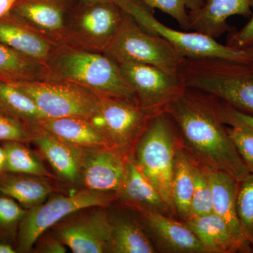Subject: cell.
<instances>
[{
  "mask_svg": "<svg viewBox=\"0 0 253 253\" xmlns=\"http://www.w3.org/2000/svg\"><path fill=\"white\" fill-rule=\"evenodd\" d=\"M166 111L177 126L183 147L205 168L228 173L239 181L249 175L218 116L214 96L186 86Z\"/></svg>",
  "mask_w": 253,
  "mask_h": 253,
  "instance_id": "6da1fadb",
  "label": "cell"
},
{
  "mask_svg": "<svg viewBox=\"0 0 253 253\" xmlns=\"http://www.w3.org/2000/svg\"><path fill=\"white\" fill-rule=\"evenodd\" d=\"M47 67L53 81L73 82L98 94L138 104L119 65L104 53L60 44Z\"/></svg>",
  "mask_w": 253,
  "mask_h": 253,
  "instance_id": "7a4b0ae2",
  "label": "cell"
},
{
  "mask_svg": "<svg viewBox=\"0 0 253 253\" xmlns=\"http://www.w3.org/2000/svg\"><path fill=\"white\" fill-rule=\"evenodd\" d=\"M178 76L186 87L204 91L253 115V71L250 62L184 58Z\"/></svg>",
  "mask_w": 253,
  "mask_h": 253,
  "instance_id": "3957f363",
  "label": "cell"
},
{
  "mask_svg": "<svg viewBox=\"0 0 253 253\" xmlns=\"http://www.w3.org/2000/svg\"><path fill=\"white\" fill-rule=\"evenodd\" d=\"M134 161L146 179L173 208L172 183L174 158L181 144L175 123L166 111L154 116L136 143Z\"/></svg>",
  "mask_w": 253,
  "mask_h": 253,
  "instance_id": "277c9868",
  "label": "cell"
},
{
  "mask_svg": "<svg viewBox=\"0 0 253 253\" xmlns=\"http://www.w3.org/2000/svg\"><path fill=\"white\" fill-rule=\"evenodd\" d=\"M123 11L130 15L141 27L167 41L186 59H221L251 62L244 50L223 45L216 39L198 33L176 31L168 27L155 17L152 9L139 0H113Z\"/></svg>",
  "mask_w": 253,
  "mask_h": 253,
  "instance_id": "5b68a950",
  "label": "cell"
},
{
  "mask_svg": "<svg viewBox=\"0 0 253 253\" xmlns=\"http://www.w3.org/2000/svg\"><path fill=\"white\" fill-rule=\"evenodd\" d=\"M104 54L117 63L136 62L177 75L184 58L167 41L141 27L123 11L122 22Z\"/></svg>",
  "mask_w": 253,
  "mask_h": 253,
  "instance_id": "8992f818",
  "label": "cell"
},
{
  "mask_svg": "<svg viewBox=\"0 0 253 253\" xmlns=\"http://www.w3.org/2000/svg\"><path fill=\"white\" fill-rule=\"evenodd\" d=\"M27 95L45 118L92 119L99 112L101 94L66 81L11 83Z\"/></svg>",
  "mask_w": 253,
  "mask_h": 253,
  "instance_id": "52a82bcc",
  "label": "cell"
},
{
  "mask_svg": "<svg viewBox=\"0 0 253 253\" xmlns=\"http://www.w3.org/2000/svg\"><path fill=\"white\" fill-rule=\"evenodd\" d=\"M123 11L115 1H75L70 11L63 44L104 53L122 22Z\"/></svg>",
  "mask_w": 253,
  "mask_h": 253,
  "instance_id": "ba28073f",
  "label": "cell"
},
{
  "mask_svg": "<svg viewBox=\"0 0 253 253\" xmlns=\"http://www.w3.org/2000/svg\"><path fill=\"white\" fill-rule=\"evenodd\" d=\"M115 199L112 193L84 189L71 196H56L44 204L26 209L16 238L17 253H28L40 236L63 218L81 210L106 207Z\"/></svg>",
  "mask_w": 253,
  "mask_h": 253,
  "instance_id": "9c48e42d",
  "label": "cell"
},
{
  "mask_svg": "<svg viewBox=\"0 0 253 253\" xmlns=\"http://www.w3.org/2000/svg\"><path fill=\"white\" fill-rule=\"evenodd\" d=\"M156 116L136 103L101 95L99 112L91 121L113 147L129 151Z\"/></svg>",
  "mask_w": 253,
  "mask_h": 253,
  "instance_id": "30bf717a",
  "label": "cell"
},
{
  "mask_svg": "<svg viewBox=\"0 0 253 253\" xmlns=\"http://www.w3.org/2000/svg\"><path fill=\"white\" fill-rule=\"evenodd\" d=\"M135 95L138 104L154 115L165 112L186 86L178 75L170 74L144 63H118Z\"/></svg>",
  "mask_w": 253,
  "mask_h": 253,
  "instance_id": "8fae6325",
  "label": "cell"
},
{
  "mask_svg": "<svg viewBox=\"0 0 253 253\" xmlns=\"http://www.w3.org/2000/svg\"><path fill=\"white\" fill-rule=\"evenodd\" d=\"M129 153L117 148L84 149L81 177L86 189L117 194Z\"/></svg>",
  "mask_w": 253,
  "mask_h": 253,
  "instance_id": "7c38bea8",
  "label": "cell"
},
{
  "mask_svg": "<svg viewBox=\"0 0 253 253\" xmlns=\"http://www.w3.org/2000/svg\"><path fill=\"white\" fill-rule=\"evenodd\" d=\"M76 0H16L11 12L59 44L64 41L70 11Z\"/></svg>",
  "mask_w": 253,
  "mask_h": 253,
  "instance_id": "4fadbf2b",
  "label": "cell"
},
{
  "mask_svg": "<svg viewBox=\"0 0 253 253\" xmlns=\"http://www.w3.org/2000/svg\"><path fill=\"white\" fill-rule=\"evenodd\" d=\"M111 231L112 221L100 211L60 225L58 234L73 253H101L107 249Z\"/></svg>",
  "mask_w": 253,
  "mask_h": 253,
  "instance_id": "5bb4252c",
  "label": "cell"
},
{
  "mask_svg": "<svg viewBox=\"0 0 253 253\" xmlns=\"http://www.w3.org/2000/svg\"><path fill=\"white\" fill-rule=\"evenodd\" d=\"M0 42L46 66L60 44L11 12L0 18Z\"/></svg>",
  "mask_w": 253,
  "mask_h": 253,
  "instance_id": "9a60e30c",
  "label": "cell"
},
{
  "mask_svg": "<svg viewBox=\"0 0 253 253\" xmlns=\"http://www.w3.org/2000/svg\"><path fill=\"white\" fill-rule=\"evenodd\" d=\"M163 252L208 253L204 244L183 221L154 211H139Z\"/></svg>",
  "mask_w": 253,
  "mask_h": 253,
  "instance_id": "2e32d148",
  "label": "cell"
},
{
  "mask_svg": "<svg viewBox=\"0 0 253 253\" xmlns=\"http://www.w3.org/2000/svg\"><path fill=\"white\" fill-rule=\"evenodd\" d=\"M206 169L212 191L213 212L226 223L241 253H253V247L243 233L236 210L240 181L228 173Z\"/></svg>",
  "mask_w": 253,
  "mask_h": 253,
  "instance_id": "e0dca14e",
  "label": "cell"
},
{
  "mask_svg": "<svg viewBox=\"0 0 253 253\" xmlns=\"http://www.w3.org/2000/svg\"><path fill=\"white\" fill-rule=\"evenodd\" d=\"M235 15H252L251 0H204L199 9L189 11V31L216 39L230 31L227 20Z\"/></svg>",
  "mask_w": 253,
  "mask_h": 253,
  "instance_id": "ac0fdd59",
  "label": "cell"
},
{
  "mask_svg": "<svg viewBox=\"0 0 253 253\" xmlns=\"http://www.w3.org/2000/svg\"><path fill=\"white\" fill-rule=\"evenodd\" d=\"M32 142L41 150L60 177L69 181L81 178L84 149L60 139L39 126L35 128Z\"/></svg>",
  "mask_w": 253,
  "mask_h": 253,
  "instance_id": "d6986e66",
  "label": "cell"
},
{
  "mask_svg": "<svg viewBox=\"0 0 253 253\" xmlns=\"http://www.w3.org/2000/svg\"><path fill=\"white\" fill-rule=\"evenodd\" d=\"M116 194L138 211L141 210L154 211L169 217H174L170 208L157 190L138 168L131 152L126 161L122 185Z\"/></svg>",
  "mask_w": 253,
  "mask_h": 253,
  "instance_id": "ffe728a7",
  "label": "cell"
},
{
  "mask_svg": "<svg viewBox=\"0 0 253 253\" xmlns=\"http://www.w3.org/2000/svg\"><path fill=\"white\" fill-rule=\"evenodd\" d=\"M38 126L83 149L115 148L91 120L81 118H43Z\"/></svg>",
  "mask_w": 253,
  "mask_h": 253,
  "instance_id": "44dd1931",
  "label": "cell"
},
{
  "mask_svg": "<svg viewBox=\"0 0 253 253\" xmlns=\"http://www.w3.org/2000/svg\"><path fill=\"white\" fill-rule=\"evenodd\" d=\"M201 241L208 253H241L224 221L214 212L184 221Z\"/></svg>",
  "mask_w": 253,
  "mask_h": 253,
  "instance_id": "7402d4cb",
  "label": "cell"
},
{
  "mask_svg": "<svg viewBox=\"0 0 253 253\" xmlns=\"http://www.w3.org/2000/svg\"><path fill=\"white\" fill-rule=\"evenodd\" d=\"M51 190V186L38 176L8 172L0 174V194L15 200L25 209L43 204Z\"/></svg>",
  "mask_w": 253,
  "mask_h": 253,
  "instance_id": "603a6c76",
  "label": "cell"
},
{
  "mask_svg": "<svg viewBox=\"0 0 253 253\" xmlns=\"http://www.w3.org/2000/svg\"><path fill=\"white\" fill-rule=\"evenodd\" d=\"M0 80L9 83L53 81L49 68L0 42Z\"/></svg>",
  "mask_w": 253,
  "mask_h": 253,
  "instance_id": "cb8c5ba5",
  "label": "cell"
},
{
  "mask_svg": "<svg viewBox=\"0 0 253 253\" xmlns=\"http://www.w3.org/2000/svg\"><path fill=\"white\" fill-rule=\"evenodd\" d=\"M193 194L194 178L191 157L180 144L174 158L172 195L174 215L183 222L191 217Z\"/></svg>",
  "mask_w": 253,
  "mask_h": 253,
  "instance_id": "d4e9b609",
  "label": "cell"
},
{
  "mask_svg": "<svg viewBox=\"0 0 253 253\" xmlns=\"http://www.w3.org/2000/svg\"><path fill=\"white\" fill-rule=\"evenodd\" d=\"M106 251L113 253H154L155 246L139 224L129 219L112 222Z\"/></svg>",
  "mask_w": 253,
  "mask_h": 253,
  "instance_id": "484cf974",
  "label": "cell"
},
{
  "mask_svg": "<svg viewBox=\"0 0 253 253\" xmlns=\"http://www.w3.org/2000/svg\"><path fill=\"white\" fill-rule=\"evenodd\" d=\"M0 114L35 127L46 118L33 101L11 83L0 80Z\"/></svg>",
  "mask_w": 253,
  "mask_h": 253,
  "instance_id": "4316f807",
  "label": "cell"
},
{
  "mask_svg": "<svg viewBox=\"0 0 253 253\" xmlns=\"http://www.w3.org/2000/svg\"><path fill=\"white\" fill-rule=\"evenodd\" d=\"M6 153L5 172L38 176H51L49 171L33 151L21 141L1 142Z\"/></svg>",
  "mask_w": 253,
  "mask_h": 253,
  "instance_id": "83f0119b",
  "label": "cell"
},
{
  "mask_svg": "<svg viewBox=\"0 0 253 253\" xmlns=\"http://www.w3.org/2000/svg\"><path fill=\"white\" fill-rule=\"evenodd\" d=\"M190 157L194 178V194L190 217H199L213 212L212 191L207 169L191 156Z\"/></svg>",
  "mask_w": 253,
  "mask_h": 253,
  "instance_id": "f1b7e54d",
  "label": "cell"
},
{
  "mask_svg": "<svg viewBox=\"0 0 253 253\" xmlns=\"http://www.w3.org/2000/svg\"><path fill=\"white\" fill-rule=\"evenodd\" d=\"M26 212L15 200L0 194V241L16 248L18 226Z\"/></svg>",
  "mask_w": 253,
  "mask_h": 253,
  "instance_id": "f546056e",
  "label": "cell"
},
{
  "mask_svg": "<svg viewBox=\"0 0 253 253\" xmlns=\"http://www.w3.org/2000/svg\"><path fill=\"white\" fill-rule=\"evenodd\" d=\"M236 210L245 237L253 249V174L240 181Z\"/></svg>",
  "mask_w": 253,
  "mask_h": 253,
  "instance_id": "4dcf8cb0",
  "label": "cell"
},
{
  "mask_svg": "<svg viewBox=\"0 0 253 253\" xmlns=\"http://www.w3.org/2000/svg\"><path fill=\"white\" fill-rule=\"evenodd\" d=\"M151 9H158L169 15L184 31H189V11L199 9L204 0H139Z\"/></svg>",
  "mask_w": 253,
  "mask_h": 253,
  "instance_id": "1f68e13d",
  "label": "cell"
},
{
  "mask_svg": "<svg viewBox=\"0 0 253 253\" xmlns=\"http://www.w3.org/2000/svg\"><path fill=\"white\" fill-rule=\"evenodd\" d=\"M218 116L225 126L240 128L253 135V115L242 112L214 97Z\"/></svg>",
  "mask_w": 253,
  "mask_h": 253,
  "instance_id": "d6a6232c",
  "label": "cell"
},
{
  "mask_svg": "<svg viewBox=\"0 0 253 253\" xmlns=\"http://www.w3.org/2000/svg\"><path fill=\"white\" fill-rule=\"evenodd\" d=\"M35 127L18 120L0 114V142L16 141L31 142L34 136Z\"/></svg>",
  "mask_w": 253,
  "mask_h": 253,
  "instance_id": "836d02e7",
  "label": "cell"
},
{
  "mask_svg": "<svg viewBox=\"0 0 253 253\" xmlns=\"http://www.w3.org/2000/svg\"><path fill=\"white\" fill-rule=\"evenodd\" d=\"M250 174H253V135L237 127H226Z\"/></svg>",
  "mask_w": 253,
  "mask_h": 253,
  "instance_id": "e575fe53",
  "label": "cell"
},
{
  "mask_svg": "<svg viewBox=\"0 0 253 253\" xmlns=\"http://www.w3.org/2000/svg\"><path fill=\"white\" fill-rule=\"evenodd\" d=\"M251 9H253V0H251ZM226 45L237 50H245L253 46V13L252 18L246 26L229 36Z\"/></svg>",
  "mask_w": 253,
  "mask_h": 253,
  "instance_id": "d590c367",
  "label": "cell"
},
{
  "mask_svg": "<svg viewBox=\"0 0 253 253\" xmlns=\"http://www.w3.org/2000/svg\"><path fill=\"white\" fill-rule=\"evenodd\" d=\"M41 252L46 253H65L66 249L61 240L48 239L41 245Z\"/></svg>",
  "mask_w": 253,
  "mask_h": 253,
  "instance_id": "8d00e7d4",
  "label": "cell"
},
{
  "mask_svg": "<svg viewBox=\"0 0 253 253\" xmlns=\"http://www.w3.org/2000/svg\"><path fill=\"white\" fill-rule=\"evenodd\" d=\"M16 0H0V18L9 14Z\"/></svg>",
  "mask_w": 253,
  "mask_h": 253,
  "instance_id": "74e56055",
  "label": "cell"
},
{
  "mask_svg": "<svg viewBox=\"0 0 253 253\" xmlns=\"http://www.w3.org/2000/svg\"><path fill=\"white\" fill-rule=\"evenodd\" d=\"M16 250L14 246L8 243L0 241V253H16Z\"/></svg>",
  "mask_w": 253,
  "mask_h": 253,
  "instance_id": "f35d334b",
  "label": "cell"
},
{
  "mask_svg": "<svg viewBox=\"0 0 253 253\" xmlns=\"http://www.w3.org/2000/svg\"><path fill=\"white\" fill-rule=\"evenodd\" d=\"M6 161V153H5L2 145H0V174L5 172Z\"/></svg>",
  "mask_w": 253,
  "mask_h": 253,
  "instance_id": "ab89813d",
  "label": "cell"
},
{
  "mask_svg": "<svg viewBox=\"0 0 253 253\" xmlns=\"http://www.w3.org/2000/svg\"><path fill=\"white\" fill-rule=\"evenodd\" d=\"M77 1L84 3H97L104 2V1H113V0H77Z\"/></svg>",
  "mask_w": 253,
  "mask_h": 253,
  "instance_id": "60d3db41",
  "label": "cell"
},
{
  "mask_svg": "<svg viewBox=\"0 0 253 253\" xmlns=\"http://www.w3.org/2000/svg\"><path fill=\"white\" fill-rule=\"evenodd\" d=\"M245 52L247 54L248 56L250 59L253 61V46H251V47L248 48V49L244 50Z\"/></svg>",
  "mask_w": 253,
  "mask_h": 253,
  "instance_id": "b9f144b4",
  "label": "cell"
},
{
  "mask_svg": "<svg viewBox=\"0 0 253 253\" xmlns=\"http://www.w3.org/2000/svg\"><path fill=\"white\" fill-rule=\"evenodd\" d=\"M250 66H251V69L253 71V61L250 62Z\"/></svg>",
  "mask_w": 253,
  "mask_h": 253,
  "instance_id": "7bdbcfd3",
  "label": "cell"
}]
</instances>
